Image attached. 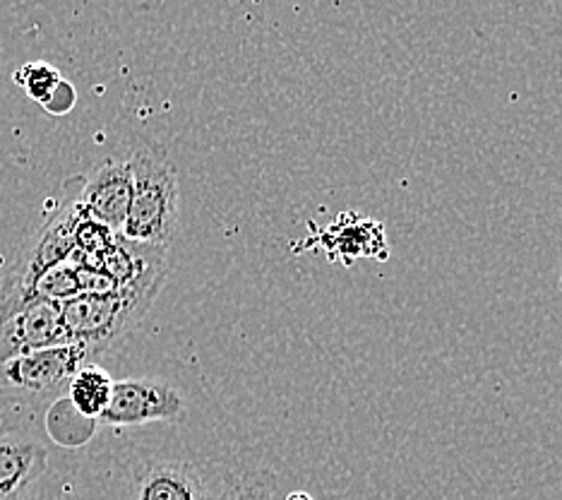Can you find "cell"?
Masks as SVG:
<instances>
[{
  "instance_id": "obj_9",
  "label": "cell",
  "mask_w": 562,
  "mask_h": 500,
  "mask_svg": "<svg viewBox=\"0 0 562 500\" xmlns=\"http://www.w3.org/2000/svg\"><path fill=\"white\" fill-rule=\"evenodd\" d=\"M66 392L75 412L85 416L87 421H99L111 402L113 378L94 362L85 364L78 374L70 378Z\"/></svg>"
},
{
  "instance_id": "obj_5",
  "label": "cell",
  "mask_w": 562,
  "mask_h": 500,
  "mask_svg": "<svg viewBox=\"0 0 562 500\" xmlns=\"http://www.w3.org/2000/svg\"><path fill=\"white\" fill-rule=\"evenodd\" d=\"M186 400L171 382L159 378L113 380V392L101 423L106 426H143L151 421H173L183 414Z\"/></svg>"
},
{
  "instance_id": "obj_3",
  "label": "cell",
  "mask_w": 562,
  "mask_h": 500,
  "mask_svg": "<svg viewBox=\"0 0 562 500\" xmlns=\"http://www.w3.org/2000/svg\"><path fill=\"white\" fill-rule=\"evenodd\" d=\"M94 354L78 342H60L30 354L0 362V402L8 404H44L50 397L66 392L70 378Z\"/></svg>"
},
{
  "instance_id": "obj_11",
  "label": "cell",
  "mask_w": 562,
  "mask_h": 500,
  "mask_svg": "<svg viewBox=\"0 0 562 500\" xmlns=\"http://www.w3.org/2000/svg\"><path fill=\"white\" fill-rule=\"evenodd\" d=\"M12 77H15V82L24 89V92H27V97L42 107L50 99V95L56 92V87L63 80L60 70L44 60L24 63V66H20Z\"/></svg>"
},
{
  "instance_id": "obj_12",
  "label": "cell",
  "mask_w": 562,
  "mask_h": 500,
  "mask_svg": "<svg viewBox=\"0 0 562 500\" xmlns=\"http://www.w3.org/2000/svg\"><path fill=\"white\" fill-rule=\"evenodd\" d=\"M75 101H78V95H75V87L68 80H60V85L56 87V92L50 95V99L46 101L44 109L48 113L66 115L75 107Z\"/></svg>"
},
{
  "instance_id": "obj_2",
  "label": "cell",
  "mask_w": 562,
  "mask_h": 500,
  "mask_svg": "<svg viewBox=\"0 0 562 500\" xmlns=\"http://www.w3.org/2000/svg\"><path fill=\"white\" fill-rule=\"evenodd\" d=\"M155 297L157 289L78 293L63 303V325H66L68 342H78L94 356H101L143 320Z\"/></svg>"
},
{
  "instance_id": "obj_6",
  "label": "cell",
  "mask_w": 562,
  "mask_h": 500,
  "mask_svg": "<svg viewBox=\"0 0 562 500\" xmlns=\"http://www.w3.org/2000/svg\"><path fill=\"white\" fill-rule=\"evenodd\" d=\"M133 200V164L131 152L111 154L92 171L82 176L80 204L94 222L121 234Z\"/></svg>"
},
{
  "instance_id": "obj_1",
  "label": "cell",
  "mask_w": 562,
  "mask_h": 500,
  "mask_svg": "<svg viewBox=\"0 0 562 500\" xmlns=\"http://www.w3.org/2000/svg\"><path fill=\"white\" fill-rule=\"evenodd\" d=\"M133 200L121 236L169 251L178 229V174L164 147L137 143L131 149Z\"/></svg>"
},
{
  "instance_id": "obj_10",
  "label": "cell",
  "mask_w": 562,
  "mask_h": 500,
  "mask_svg": "<svg viewBox=\"0 0 562 500\" xmlns=\"http://www.w3.org/2000/svg\"><path fill=\"white\" fill-rule=\"evenodd\" d=\"M277 477L270 469L228 471L216 500H274Z\"/></svg>"
},
{
  "instance_id": "obj_8",
  "label": "cell",
  "mask_w": 562,
  "mask_h": 500,
  "mask_svg": "<svg viewBox=\"0 0 562 500\" xmlns=\"http://www.w3.org/2000/svg\"><path fill=\"white\" fill-rule=\"evenodd\" d=\"M46 467L48 451L40 438L22 431L0 433V500H20L44 477Z\"/></svg>"
},
{
  "instance_id": "obj_4",
  "label": "cell",
  "mask_w": 562,
  "mask_h": 500,
  "mask_svg": "<svg viewBox=\"0 0 562 500\" xmlns=\"http://www.w3.org/2000/svg\"><path fill=\"white\" fill-rule=\"evenodd\" d=\"M68 342L63 303L48 299H0V362Z\"/></svg>"
},
{
  "instance_id": "obj_7",
  "label": "cell",
  "mask_w": 562,
  "mask_h": 500,
  "mask_svg": "<svg viewBox=\"0 0 562 500\" xmlns=\"http://www.w3.org/2000/svg\"><path fill=\"white\" fill-rule=\"evenodd\" d=\"M222 481L186 459H149L135 469L133 500H216Z\"/></svg>"
},
{
  "instance_id": "obj_13",
  "label": "cell",
  "mask_w": 562,
  "mask_h": 500,
  "mask_svg": "<svg viewBox=\"0 0 562 500\" xmlns=\"http://www.w3.org/2000/svg\"><path fill=\"white\" fill-rule=\"evenodd\" d=\"M286 500H313V496L305 493V491H293V493L286 496Z\"/></svg>"
}]
</instances>
